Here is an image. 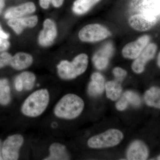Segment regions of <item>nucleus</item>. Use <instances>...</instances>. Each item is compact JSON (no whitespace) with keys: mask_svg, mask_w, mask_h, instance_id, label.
Returning <instances> with one entry per match:
<instances>
[{"mask_svg":"<svg viewBox=\"0 0 160 160\" xmlns=\"http://www.w3.org/2000/svg\"><path fill=\"white\" fill-rule=\"evenodd\" d=\"M10 46V43L9 40L0 37V52L6 51Z\"/></svg>","mask_w":160,"mask_h":160,"instance_id":"nucleus-27","label":"nucleus"},{"mask_svg":"<svg viewBox=\"0 0 160 160\" xmlns=\"http://www.w3.org/2000/svg\"><path fill=\"white\" fill-rule=\"evenodd\" d=\"M39 5L44 10L49 9L51 5V0H38Z\"/></svg>","mask_w":160,"mask_h":160,"instance_id":"nucleus-29","label":"nucleus"},{"mask_svg":"<svg viewBox=\"0 0 160 160\" xmlns=\"http://www.w3.org/2000/svg\"><path fill=\"white\" fill-rule=\"evenodd\" d=\"M12 55L7 52H3L0 54V69L9 66Z\"/></svg>","mask_w":160,"mask_h":160,"instance_id":"nucleus-24","label":"nucleus"},{"mask_svg":"<svg viewBox=\"0 0 160 160\" xmlns=\"http://www.w3.org/2000/svg\"><path fill=\"white\" fill-rule=\"evenodd\" d=\"M112 73L116 78L117 81L121 82L126 77L127 74V71L120 67H115L112 70Z\"/></svg>","mask_w":160,"mask_h":160,"instance_id":"nucleus-25","label":"nucleus"},{"mask_svg":"<svg viewBox=\"0 0 160 160\" xmlns=\"http://www.w3.org/2000/svg\"><path fill=\"white\" fill-rule=\"evenodd\" d=\"M88 64V56L86 53H80L72 61L66 59L60 61L56 66L57 73L61 79H74L86 71Z\"/></svg>","mask_w":160,"mask_h":160,"instance_id":"nucleus-3","label":"nucleus"},{"mask_svg":"<svg viewBox=\"0 0 160 160\" xmlns=\"http://www.w3.org/2000/svg\"><path fill=\"white\" fill-rule=\"evenodd\" d=\"M58 34V29L55 21L51 18H46L43 21L42 29L38 33V44L42 48H49L54 44Z\"/></svg>","mask_w":160,"mask_h":160,"instance_id":"nucleus-5","label":"nucleus"},{"mask_svg":"<svg viewBox=\"0 0 160 160\" xmlns=\"http://www.w3.org/2000/svg\"><path fill=\"white\" fill-rule=\"evenodd\" d=\"M24 137L20 134L12 135L4 141L2 146V155L3 160L18 159L20 150L24 144Z\"/></svg>","mask_w":160,"mask_h":160,"instance_id":"nucleus-7","label":"nucleus"},{"mask_svg":"<svg viewBox=\"0 0 160 160\" xmlns=\"http://www.w3.org/2000/svg\"><path fill=\"white\" fill-rule=\"evenodd\" d=\"M0 37L6 39H8L9 37V34L3 30L1 24H0Z\"/></svg>","mask_w":160,"mask_h":160,"instance_id":"nucleus-31","label":"nucleus"},{"mask_svg":"<svg viewBox=\"0 0 160 160\" xmlns=\"http://www.w3.org/2000/svg\"><path fill=\"white\" fill-rule=\"evenodd\" d=\"M11 101V89L7 79L0 78V105L6 106Z\"/></svg>","mask_w":160,"mask_h":160,"instance_id":"nucleus-21","label":"nucleus"},{"mask_svg":"<svg viewBox=\"0 0 160 160\" xmlns=\"http://www.w3.org/2000/svg\"><path fill=\"white\" fill-rule=\"evenodd\" d=\"M65 0H51L52 6L55 8L58 9L63 6Z\"/></svg>","mask_w":160,"mask_h":160,"instance_id":"nucleus-30","label":"nucleus"},{"mask_svg":"<svg viewBox=\"0 0 160 160\" xmlns=\"http://www.w3.org/2000/svg\"><path fill=\"white\" fill-rule=\"evenodd\" d=\"M123 96L125 98L127 102L132 106L138 107L141 105V99L139 96L132 91H127L124 92Z\"/></svg>","mask_w":160,"mask_h":160,"instance_id":"nucleus-23","label":"nucleus"},{"mask_svg":"<svg viewBox=\"0 0 160 160\" xmlns=\"http://www.w3.org/2000/svg\"><path fill=\"white\" fill-rule=\"evenodd\" d=\"M157 50V46L155 44H148L132 63V69L133 71L138 74L142 73L145 70L146 63L154 58Z\"/></svg>","mask_w":160,"mask_h":160,"instance_id":"nucleus-9","label":"nucleus"},{"mask_svg":"<svg viewBox=\"0 0 160 160\" xmlns=\"http://www.w3.org/2000/svg\"><path fill=\"white\" fill-rule=\"evenodd\" d=\"M101 0H76L72 4V11L75 14L82 15L87 13Z\"/></svg>","mask_w":160,"mask_h":160,"instance_id":"nucleus-17","label":"nucleus"},{"mask_svg":"<svg viewBox=\"0 0 160 160\" xmlns=\"http://www.w3.org/2000/svg\"><path fill=\"white\" fill-rule=\"evenodd\" d=\"M144 100L148 106L160 109V88L152 87L144 95Z\"/></svg>","mask_w":160,"mask_h":160,"instance_id":"nucleus-19","label":"nucleus"},{"mask_svg":"<svg viewBox=\"0 0 160 160\" xmlns=\"http://www.w3.org/2000/svg\"><path fill=\"white\" fill-rule=\"evenodd\" d=\"M49 102V90L46 88L37 89L24 100L21 106V112L27 117H38L46 111Z\"/></svg>","mask_w":160,"mask_h":160,"instance_id":"nucleus-1","label":"nucleus"},{"mask_svg":"<svg viewBox=\"0 0 160 160\" xmlns=\"http://www.w3.org/2000/svg\"><path fill=\"white\" fill-rule=\"evenodd\" d=\"M149 156V151L146 145L141 141H134L127 150L126 157L128 160H146Z\"/></svg>","mask_w":160,"mask_h":160,"instance_id":"nucleus-13","label":"nucleus"},{"mask_svg":"<svg viewBox=\"0 0 160 160\" xmlns=\"http://www.w3.org/2000/svg\"><path fill=\"white\" fill-rule=\"evenodd\" d=\"M123 138V133L120 130L110 129L90 138L88 140L87 145L92 149L109 148L119 144Z\"/></svg>","mask_w":160,"mask_h":160,"instance_id":"nucleus-4","label":"nucleus"},{"mask_svg":"<svg viewBox=\"0 0 160 160\" xmlns=\"http://www.w3.org/2000/svg\"><path fill=\"white\" fill-rule=\"evenodd\" d=\"M150 38L145 35L137 40L127 44L122 50V54L126 58L135 59L148 45Z\"/></svg>","mask_w":160,"mask_h":160,"instance_id":"nucleus-8","label":"nucleus"},{"mask_svg":"<svg viewBox=\"0 0 160 160\" xmlns=\"http://www.w3.org/2000/svg\"><path fill=\"white\" fill-rule=\"evenodd\" d=\"M5 6V0H0V14L2 13Z\"/></svg>","mask_w":160,"mask_h":160,"instance_id":"nucleus-32","label":"nucleus"},{"mask_svg":"<svg viewBox=\"0 0 160 160\" xmlns=\"http://www.w3.org/2000/svg\"><path fill=\"white\" fill-rule=\"evenodd\" d=\"M111 35L107 28L99 24H90L82 27L78 32V36L83 42H95L105 39Z\"/></svg>","mask_w":160,"mask_h":160,"instance_id":"nucleus-6","label":"nucleus"},{"mask_svg":"<svg viewBox=\"0 0 160 160\" xmlns=\"http://www.w3.org/2000/svg\"><path fill=\"white\" fill-rule=\"evenodd\" d=\"M105 78L99 72L92 74L91 81L88 86V92L91 96L97 97L102 93L105 88Z\"/></svg>","mask_w":160,"mask_h":160,"instance_id":"nucleus-16","label":"nucleus"},{"mask_svg":"<svg viewBox=\"0 0 160 160\" xmlns=\"http://www.w3.org/2000/svg\"><path fill=\"white\" fill-rule=\"evenodd\" d=\"M34 62L33 56L25 51H20L12 56L10 66L17 71H24L32 66Z\"/></svg>","mask_w":160,"mask_h":160,"instance_id":"nucleus-12","label":"nucleus"},{"mask_svg":"<svg viewBox=\"0 0 160 160\" xmlns=\"http://www.w3.org/2000/svg\"><path fill=\"white\" fill-rule=\"evenodd\" d=\"M2 140L0 139V160H3L2 152Z\"/></svg>","mask_w":160,"mask_h":160,"instance_id":"nucleus-33","label":"nucleus"},{"mask_svg":"<svg viewBox=\"0 0 160 160\" xmlns=\"http://www.w3.org/2000/svg\"><path fill=\"white\" fill-rule=\"evenodd\" d=\"M22 78L24 86V89L31 90L34 88L36 82V75L32 72L24 70L19 74Z\"/></svg>","mask_w":160,"mask_h":160,"instance_id":"nucleus-22","label":"nucleus"},{"mask_svg":"<svg viewBox=\"0 0 160 160\" xmlns=\"http://www.w3.org/2000/svg\"><path fill=\"white\" fill-rule=\"evenodd\" d=\"M85 103L82 99L73 93H68L56 104L53 114L58 118L72 120L76 118L82 112Z\"/></svg>","mask_w":160,"mask_h":160,"instance_id":"nucleus-2","label":"nucleus"},{"mask_svg":"<svg viewBox=\"0 0 160 160\" xmlns=\"http://www.w3.org/2000/svg\"><path fill=\"white\" fill-rule=\"evenodd\" d=\"M158 21V19L155 18L138 13L131 16L129 18V23L133 29L143 32L151 29L156 24Z\"/></svg>","mask_w":160,"mask_h":160,"instance_id":"nucleus-11","label":"nucleus"},{"mask_svg":"<svg viewBox=\"0 0 160 160\" xmlns=\"http://www.w3.org/2000/svg\"><path fill=\"white\" fill-rule=\"evenodd\" d=\"M106 96L112 101L118 100L122 94V89L118 81H109L105 85Z\"/></svg>","mask_w":160,"mask_h":160,"instance_id":"nucleus-20","label":"nucleus"},{"mask_svg":"<svg viewBox=\"0 0 160 160\" xmlns=\"http://www.w3.org/2000/svg\"><path fill=\"white\" fill-rule=\"evenodd\" d=\"M158 159L160 160V155L158 158Z\"/></svg>","mask_w":160,"mask_h":160,"instance_id":"nucleus-35","label":"nucleus"},{"mask_svg":"<svg viewBox=\"0 0 160 160\" xmlns=\"http://www.w3.org/2000/svg\"><path fill=\"white\" fill-rule=\"evenodd\" d=\"M36 10V6L33 2H26L7 9L4 13V18L7 20L22 18L34 14Z\"/></svg>","mask_w":160,"mask_h":160,"instance_id":"nucleus-10","label":"nucleus"},{"mask_svg":"<svg viewBox=\"0 0 160 160\" xmlns=\"http://www.w3.org/2000/svg\"><path fill=\"white\" fill-rule=\"evenodd\" d=\"M112 49L111 44H107L95 54L92 61L97 69L99 70L106 69L109 63V58L112 54Z\"/></svg>","mask_w":160,"mask_h":160,"instance_id":"nucleus-14","label":"nucleus"},{"mask_svg":"<svg viewBox=\"0 0 160 160\" xmlns=\"http://www.w3.org/2000/svg\"><path fill=\"white\" fill-rule=\"evenodd\" d=\"M14 86L16 90L18 92H22L24 89L23 82L19 74L15 79Z\"/></svg>","mask_w":160,"mask_h":160,"instance_id":"nucleus-28","label":"nucleus"},{"mask_svg":"<svg viewBox=\"0 0 160 160\" xmlns=\"http://www.w3.org/2000/svg\"><path fill=\"white\" fill-rule=\"evenodd\" d=\"M129 105V103L122 96L116 104V108L119 111H123L127 109Z\"/></svg>","mask_w":160,"mask_h":160,"instance_id":"nucleus-26","label":"nucleus"},{"mask_svg":"<svg viewBox=\"0 0 160 160\" xmlns=\"http://www.w3.org/2000/svg\"><path fill=\"white\" fill-rule=\"evenodd\" d=\"M7 25L18 35L22 34L26 29H29L27 16L8 20Z\"/></svg>","mask_w":160,"mask_h":160,"instance_id":"nucleus-18","label":"nucleus"},{"mask_svg":"<svg viewBox=\"0 0 160 160\" xmlns=\"http://www.w3.org/2000/svg\"><path fill=\"white\" fill-rule=\"evenodd\" d=\"M49 154L44 160H66L70 159V156L66 146L61 143H52L49 148Z\"/></svg>","mask_w":160,"mask_h":160,"instance_id":"nucleus-15","label":"nucleus"},{"mask_svg":"<svg viewBox=\"0 0 160 160\" xmlns=\"http://www.w3.org/2000/svg\"><path fill=\"white\" fill-rule=\"evenodd\" d=\"M158 65L160 67V52L158 57Z\"/></svg>","mask_w":160,"mask_h":160,"instance_id":"nucleus-34","label":"nucleus"}]
</instances>
